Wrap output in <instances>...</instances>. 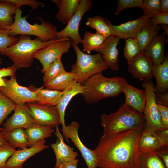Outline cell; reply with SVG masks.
Masks as SVG:
<instances>
[{"label": "cell", "instance_id": "6da1fadb", "mask_svg": "<svg viewBox=\"0 0 168 168\" xmlns=\"http://www.w3.org/2000/svg\"><path fill=\"white\" fill-rule=\"evenodd\" d=\"M145 123L130 130L103 134L94 149L99 168H138V145Z\"/></svg>", "mask_w": 168, "mask_h": 168}, {"label": "cell", "instance_id": "7a4b0ae2", "mask_svg": "<svg viewBox=\"0 0 168 168\" xmlns=\"http://www.w3.org/2000/svg\"><path fill=\"white\" fill-rule=\"evenodd\" d=\"M127 82L121 76L107 78L102 72L95 74L83 83L84 100L89 104L97 103L100 100L110 97H115L123 92Z\"/></svg>", "mask_w": 168, "mask_h": 168}, {"label": "cell", "instance_id": "3957f363", "mask_svg": "<svg viewBox=\"0 0 168 168\" xmlns=\"http://www.w3.org/2000/svg\"><path fill=\"white\" fill-rule=\"evenodd\" d=\"M144 123L143 114L124 103L116 111L109 114H102L100 124L103 128V134H106L132 129Z\"/></svg>", "mask_w": 168, "mask_h": 168}, {"label": "cell", "instance_id": "277c9868", "mask_svg": "<svg viewBox=\"0 0 168 168\" xmlns=\"http://www.w3.org/2000/svg\"><path fill=\"white\" fill-rule=\"evenodd\" d=\"M17 42L0 51L1 54L8 57L19 68L30 67L33 62L32 55L37 50L44 48L54 40L42 41L37 37L34 39L26 35H21Z\"/></svg>", "mask_w": 168, "mask_h": 168}, {"label": "cell", "instance_id": "5b68a950", "mask_svg": "<svg viewBox=\"0 0 168 168\" xmlns=\"http://www.w3.org/2000/svg\"><path fill=\"white\" fill-rule=\"evenodd\" d=\"M22 12L20 8L16 9L13 24L9 29V35L15 36L17 35H33L42 41L46 42L57 39L58 32L57 26L44 20L38 18L41 23L31 24L26 20L27 16H22Z\"/></svg>", "mask_w": 168, "mask_h": 168}, {"label": "cell", "instance_id": "8992f818", "mask_svg": "<svg viewBox=\"0 0 168 168\" xmlns=\"http://www.w3.org/2000/svg\"><path fill=\"white\" fill-rule=\"evenodd\" d=\"M71 43L76 53L77 60L72 66L70 72L75 75L77 82L82 85L92 76L109 68L99 53L94 55L85 54L72 40Z\"/></svg>", "mask_w": 168, "mask_h": 168}, {"label": "cell", "instance_id": "52a82bcc", "mask_svg": "<svg viewBox=\"0 0 168 168\" xmlns=\"http://www.w3.org/2000/svg\"><path fill=\"white\" fill-rule=\"evenodd\" d=\"M71 41V39L67 37L54 40L46 47L33 54V58L39 60L42 66L41 72L44 74L54 61L61 58L63 54L68 52L72 46Z\"/></svg>", "mask_w": 168, "mask_h": 168}, {"label": "cell", "instance_id": "ba28073f", "mask_svg": "<svg viewBox=\"0 0 168 168\" xmlns=\"http://www.w3.org/2000/svg\"><path fill=\"white\" fill-rule=\"evenodd\" d=\"M146 93V102L143 111L145 128L156 131L165 130L155 99V86L152 82H143L142 84Z\"/></svg>", "mask_w": 168, "mask_h": 168}, {"label": "cell", "instance_id": "9c48e42d", "mask_svg": "<svg viewBox=\"0 0 168 168\" xmlns=\"http://www.w3.org/2000/svg\"><path fill=\"white\" fill-rule=\"evenodd\" d=\"M28 111L35 124L51 127L60 124V114L56 106H50L36 102L25 104Z\"/></svg>", "mask_w": 168, "mask_h": 168}, {"label": "cell", "instance_id": "30bf717a", "mask_svg": "<svg viewBox=\"0 0 168 168\" xmlns=\"http://www.w3.org/2000/svg\"><path fill=\"white\" fill-rule=\"evenodd\" d=\"M92 5L91 0H80L78 8L66 26L57 34V39L69 37L75 44H82V39L79 34V26L84 14L90 11Z\"/></svg>", "mask_w": 168, "mask_h": 168}, {"label": "cell", "instance_id": "8fae6325", "mask_svg": "<svg viewBox=\"0 0 168 168\" xmlns=\"http://www.w3.org/2000/svg\"><path fill=\"white\" fill-rule=\"evenodd\" d=\"M6 86L0 87V91L16 105L36 102L35 91L19 85L15 75L9 80L3 78Z\"/></svg>", "mask_w": 168, "mask_h": 168}, {"label": "cell", "instance_id": "7c38bea8", "mask_svg": "<svg viewBox=\"0 0 168 168\" xmlns=\"http://www.w3.org/2000/svg\"><path fill=\"white\" fill-rule=\"evenodd\" d=\"M105 19L112 35L125 40L136 39L144 25L150 21L149 18L142 15L135 20L116 26L112 24L107 18Z\"/></svg>", "mask_w": 168, "mask_h": 168}, {"label": "cell", "instance_id": "4fadbf2b", "mask_svg": "<svg viewBox=\"0 0 168 168\" xmlns=\"http://www.w3.org/2000/svg\"><path fill=\"white\" fill-rule=\"evenodd\" d=\"M79 124L77 121H72L66 126L67 136L70 139L78 149L84 159L88 168L97 167L96 155L94 150H91L85 146L81 141L78 134Z\"/></svg>", "mask_w": 168, "mask_h": 168}, {"label": "cell", "instance_id": "5bb4252c", "mask_svg": "<svg viewBox=\"0 0 168 168\" xmlns=\"http://www.w3.org/2000/svg\"><path fill=\"white\" fill-rule=\"evenodd\" d=\"M153 63L143 53L138 54L128 63V70L134 78L144 82H152Z\"/></svg>", "mask_w": 168, "mask_h": 168}, {"label": "cell", "instance_id": "9a60e30c", "mask_svg": "<svg viewBox=\"0 0 168 168\" xmlns=\"http://www.w3.org/2000/svg\"><path fill=\"white\" fill-rule=\"evenodd\" d=\"M13 114L3 124L1 131L3 133L16 128L26 129L35 124L25 104L16 105Z\"/></svg>", "mask_w": 168, "mask_h": 168}, {"label": "cell", "instance_id": "2e32d148", "mask_svg": "<svg viewBox=\"0 0 168 168\" xmlns=\"http://www.w3.org/2000/svg\"><path fill=\"white\" fill-rule=\"evenodd\" d=\"M120 39L117 36L111 35L106 39L97 51L109 68L113 71H117L119 68L117 47Z\"/></svg>", "mask_w": 168, "mask_h": 168}, {"label": "cell", "instance_id": "e0dca14e", "mask_svg": "<svg viewBox=\"0 0 168 168\" xmlns=\"http://www.w3.org/2000/svg\"><path fill=\"white\" fill-rule=\"evenodd\" d=\"M84 92L83 85L74 81L69 86L63 91L62 96L56 106L60 114V124L62 126V132L67 142L69 143L67 138L66 125L65 123V112L67 106L72 99L78 94H82Z\"/></svg>", "mask_w": 168, "mask_h": 168}, {"label": "cell", "instance_id": "ac0fdd59", "mask_svg": "<svg viewBox=\"0 0 168 168\" xmlns=\"http://www.w3.org/2000/svg\"><path fill=\"white\" fill-rule=\"evenodd\" d=\"M46 140L43 139L32 147L16 150L8 159L6 168H23L24 163L35 155L49 147L45 144Z\"/></svg>", "mask_w": 168, "mask_h": 168}, {"label": "cell", "instance_id": "d6986e66", "mask_svg": "<svg viewBox=\"0 0 168 168\" xmlns=\"http://www.w3.org/2000/svg\"><path fill=\"white\" fill-rule=\"evenodd\" d=\"M55 134L57 137L56 142L55 143L51 144L50 147L54 150L56 156V161L54 168H58L62 164L76 159L78 153L65 143L63 136L59 131V126L55 127Z\"/></svg>", "mask_w": 168, "mask_h": 168}, {"label": "cell", "instance_id": "ffe728a7", "mask_svg": "<svg viewBox=\"0 0 168 168\" xmlns=\"http://www.w3.org/2000/svg\"><path fill=\"white\" fill-rule=\"evenodd\" d=\"M123 92L125 96V103L136 111L142 114L146 102L145 90L137 88L127 82Z\"/></svg>", "mask_w": 168, "mask_h": 168}, {"label": "cell", "instance_id": "44dd1931", "mask_svg": "<svg viewBox=\"0 0 168 168\" xmlns=\"http://www.w3.org/2000/svg\"><path fill=\"white\" fill-rule=\"evenodd\" d=\"M166 35L164 31L155 37L143 53L151 59L154 65H160L165 58L164 47L166 42Z\"/></svg>", "mask_w": 168, "mask_h": 168}, {"label": "cell", "instance_id": "7402d4cb", "mask_svg": "<svg viewBox=\"0 0 168 168\" xmlns=\"http://www.w3.org/2000/svg\"><path fill=\"white\" fill-rule=\"evenodd\" d=\"M168 147V142L160 137L155 131L144 127L139 140V150L151 149L154 151Z\"/></svg>", "mask_w": 168, "mask_h": 168}, {"label": "cell", "instance_id": "603a6c76", "mask_svg": "<svg viewBox=\"0 0 168 168\" xmlns=\"http://www.w3.org/2000/svg\"><path fill=\"white\" fill-rule=\"evenodd\" d=\"M153 76L155 77L156 84L155 86V93H164L168 90V57L166 54L162 63L153 65Z\"/></svg>", "mask_w": 168, "mask_h": 168}, {"label": "cell", "instance_id": "cb8c5ba5", "mask_svg": "<svg viewBox=\"0 0 168 168\" xmlns=\"http://www.w3.org/2000/svg\"><path fill=\"white\" fill-rule=\"evenodd\" d=\"M44 86L37 88L31 85L28 88L36 93V102L50 106H56L60 100L63 91L44 88Z\"/></svg>", "mask_w": 168, "mask_h": 168}, {"label": "cell", "instance_id": "d4e9b609", "mask_svg": "<svg viewBox=\"0 0 168 168\" xmlns=\"http://www.w3.org/2000/svg\"><path fill=\"white\" fill-rule=\"evenodd\" d=\"M25 130L29 147H32L45 138L51 137L54 131L53 128L36 124Z\"/></svg>", "mask_w": 168, "mask_h": 168}, {"label": "cell", "instance_id": "484cf974", "mask_svg": "<svg viewBox=\"0 0 168 168\" xmlns=\"http://www.w3.org/2000/svg\"><path fill=\"white\" fill-rule=\"evenodd\" d=\"M161 26L160 25L153 24L150 21L143 26L136 38L140 45L142 53L153 40L159 35Z\"/></svg>", "mask_w": 168, "mask_h": 168}, {"label": "cell", "instance_id": "4316f807", "mask_svg": "<svg viewBox=\"0 0 168 168\" xmlns=\"http://www.w3.org/2000/svg\"><path fill=\"white\" fill-rule=\"evenodd\" d=\"M139 151L138 168H166L155 151L151 149Z\"/></svg>", "mask_w": 168, "mask_h": 168}, {"label": "cell", "instance_id": "83f0119b", "mask_svg": "<svg viewBox=\"0 0 168 168\" xmlns=\"http://www.w3.org/2000/svg\"><path fill=\"white\" fill-rule=\"evenodd\" d=\"M80 0H61L56 18L63 24H67L77 10Z\"/></svg>", "mask_w": 168, "mask_h": 168}, {"label": "cell", "instance_id": "f1b7e54d", "mask_svg": "<svg viewBox=\"0 0 168 168\" xmlns=\"http://www.w3.org/2000/svg\"><path fill=\"white\" fill-rule=\"evenodd\" d=\"M16 7L7 0H0V28L8 30L13 24Z\"/></svg>", "mask_w": 168, "mask_h": 168}, {"label": "cell", "instance_id": "f546056e", "mask_svg": "<svg viewBox=\"0 0 168 168\" xmlns=\"http://www.w3.org/2000/svg\"><path fill=\"white\" fill-rule=\"evenodd\" d=\"M3 133L7 142L12 147L20 149L28 147V141L25 129L16 128Z\"/></svg>", "mask_w": 168, "mask_h": 168}, {"label": "cell", "instance_id": "4dcf8cb0", "mask_svg": "<svg viewBox=\"0 0 168 168\" xmlns=\"http://www.w3.org/2000/svg\"><path fill=\"white\" fill-rule=\"evenodd\" d=\"M75 75L71 72L61 74L44 84L47 89L63 91L76 81Z\"/></svg>", "mask_w": 168, "mask_h": 168}, {"label": "cell", "instance_id": "1f68e13d", "mask_svg": "<svg viewBox=\"0 0 168 168\" xmlns=\"http://www.w3.org/2000/svg\"><path fill=\"white\" fill-rule=\"evenodd\" d=\"M106 39L97 33H92L86 31L82 39L83 51L89 54L93 51L97 52Z\"/></svg>", "mask_w": 168, "mask_h": 168}, {"label": "cell", "instance_id": "d6a6232c", "mask_svg": "<svg viewBox=\"0 0 168 168\" xmlns=\"http://www.w3.org/2000/svg\"><path fill=\"white\" fill-rule=\"evenodd\" d=\"M86 25L95 29L96 32L106 37V38L112 35L110 27L104 19L100 16L88 17Z\"/></svg>", "mask_w": 168, "mask_h": 168}, {"label": "cell", "instance_id": "836d02e7", "mask_svg": "<svg viewBox=\"0 0 168 168\" xmlns=\"http://www.w3.org/2000/svg\"><path fill=\"white\" fill-rule=\"evenodd\" d=\"M125 40L124 54L128 63L138 54L142 53L140 45L135 38H129Z\"/></svg>", "mask_w": 168, "mask_h": 168}, {"label": "cell", "instance_id": "e575fe53", "mask_svg": "<svg viewBox=\"0 0 168 168\" xmlns=\"http://www.w3.org/2000/svg\"><path fill=\"white\" fill-rule=\"evenodd\" d=\"M67 71L61 62V58L54 61L49 67L43 77L44 84L58 75Z\"/></svg>", "mask_w": 168, "mask_h": 168}, {"label": "cell", "instance_id": "d590c367", "mask_svg": "<svg viewBox=\"0 0 168 168\" xmlns=\"http://www.w3.org/2000/svg\"><path fill=\"white\" fill-rule=\"evenodd\" d=\"M16 105L0 91V126L9 114L15 110Z\"/></svg>", "mask_w": 168, "mask_h": 168}, {"label": "cell", "instance_id": "8d00e7d4", "mask_svg": "<svg viewBox=\"0 0 168 168\" xmlns=\"http://www.w3.org/2000/svg\"><path fill=\"white\" fill-rule=\"evenodd\" d=\"M160 0H143L142 7L143 15L150 19L160 13Z\"/></svg>", "mask_w": 168, "mask_h": 168}, {"label": "cell", "instance_id": "74e56055", "mask_svg": "<svg viewBox=\"0 0 168 168\" xmlns=\"http://www.w3.org/2000/svg\"><path fill=\"white\" fill-rule=\"evenodd\" d=\"M143 0H118L115 14L118 15L123 11L130 8L142 7Z\"/></svg>", "mask_w": 168, "mask_h": 168}, {"label": "cell", "instance_id": "f35d334b", "mask_svg": "<svg viewBox=\"0 0 168 168\" xmlns=\"http://www.w3.org/2000/svg\"><path fill=\"white\" fill-rule=\"evenodd\" d=\"M16 150L7 142L0 145V168H6L7 161Z\"/></svg>", "mask_w": 168, "mask_h": 168}, {"label": "cell", "instance_id": "ab89813d", "mask_svg": "<svg viewBox=\"0 0 168 168\" xmlns=\"http://www.w3.org/2000/svg\"><path fill=\"white\" fill-rule=\"evenodd\" d=\"M18 40V38L16 36H10L8 30L0 28V51L13 45L17 42Z\"/></svg>", "mask_w": 168, "mask_h": 168}, {"label": "cell", "instance_id": "60d3db41", "mask_svg": "<svg viewBox=\"0 0 168 168\" xmlns=\"http://www.w3.org/2000/svg\"><path fill=\"white\" fill-rule=\"evenodd\" d=\"M13 5L16 9L20 8L23 5H28L31 7L33 9H36L38 7H44L43 3L35 0H7Z\"/></svg>", "mask_w": 168, "mask_h": 168}, {"label": "cell", "instance_id": "b9f144b4", "mask_svg": "<svg viewBox=\"0 0 168 168\" xmlns=\"http://www.w3.org/2000/svg\"><path fill=\"white\" fill-rule=\"evenodd\" d=\"M150 21L156 25L168 24V13H159L151 17Z\"/></svg>", "mask_w": 168, "mask_h": 168}, {"label": "cell", "instance_id": "7bdbcfd3", "mask_svg": "<svg viewBox=\"0 0 168 168\" xmlns=\"http://www.w3.org/2000/svg\"><path fill=\"white\" fill-rule=\"evenodd\" d=\"M157 107L161 116L162 126L164 129H168V107L157 104Z\"/></svg>", "mask_w": 168, "mask_h": 168}, {"label": "cell", "instance_id": "ee69618b", "mask_svg": "<svg viewBox=\"0 0 168 168\" xmlns=\"http://www.w3.org/2000/svg\"><path fill=\"white\" fill-rule=\"evenodd\" d=\"M155 151L166 168H168V147H163Z\"/></svg>", "mask_w": 168, "mask_h": 168}, {"label": "cell", "instance_id": "f6af8a7d", "mask_svg": "<svg viewBox=\"0 0 168 168\" xmlns=\"http://www.w3.org/2000/svg\"><path fill=\"white\" fill-rule=\"evenodd\" d=\"M18 68L15 65L9 66L7 68H3L0 69V78L7 76H12L15 75L16 70Z\"/></svg>", "mask_w": 168, "mask_h": 168}, {"label": "cell", "instance_id": "bcb514c9", "mask_svg": "<svg viewBox=\"0 0 168 168\" xmlns=\"http://www.w3.org/2000/svg\"><path fill=\"white\" fill-rule=\"evenodd\" d=\"M155 99L156 102L159 104L168 106V93H159L155 92Z\"/></svg>", "mask_w": 168, "mask_h": 168}, {"label": "cell", "instance_id": "7dc6e473", "mask_svg": "<svg viewBox=\"0 0 168 168\" xmlns=\"http://www.w3.org/2000/svg\"><path fill=\"white\" fill-rule=\"evenodd\" d=\"M79 160L78 159L70 160L61 165L58 168H77Z\"/></svg>", "mask_w": 168, "mask_h": 168}, {"label": "cell", "instance_id": "c3c4849f", "mask_svg": "<svg viewBox=\"0 0 168 168\" xmlns=\"http://www.w3.org/2000/svg\"><path fill=\"white\" fill-rule=\"evenodd\" d=\"M160 13H168V0H160Z\"/></svg>", "mask_w": 168, "mask_h": 168}, {"label": "cell", "instance_id": "681fc988", "mask_svg": "<svg viewBox=\"0 0 168 168\" xmlns=\"http://www.w3.org/2000/svg\"><path fill=\"white\" fill-rule=\"evenodd\" d=\"M155 132L161 138L168 142V129L156 131Z\"/></svg>", "mask_w": 168, "mask_h": 168}, {"label": "cell", "instance_id": "f907efd6", "mask_svg": "<svg viewBox=\"0 0 168 168\" xmlns=\"http://www.w3.org/2000/svg\"><path fill=\"white\" fill-rule=\"evenodd\" d=\"M6 142L4 133L1 131L0 132V145Z\"/></svg>", "mask_w": 168, "mask_h": 168}, {"label": "cell", "instance_id": "816d5d0a", "mask_svg": "<svg viewBox=\"0 0 168 168\" xmlns=\"http://www.w3.org/2000/svg\"><path fill=\"white\" fill-rule=\"evenodd\" d=\"M161 27H162V29L164 30V32H165L166 34H167L168 36V27L167 25H161Z\"/></svg>", "mask_w": 168, "mask_h": 168}, {"label": "cell", "instance_id": "f5cc1de1", "mask_svg": "<svg viewBox=\"0 0 168 168\" xmlns=\"http://www.w3.org/2000/svg\"><path fill=\"white\" fill-rule=\"evenodd\" d=\"M6 84L3 78H0V87L6 86Z\"/></svg>", "mask_w": 168, "mask_h": 168}, {"label": "cell", "instance_id": "db71d44e", "mask_svg": "<svg viewBox=\"0 0 168 168\" xmlns=\"http://www.w3.org/2000/svg\"><path fill=\"white\" fill-rule=\"evenodd\" d=\"M2 59L0 58V66L2 63Z\"/></svg>", "mask_w": 168, "mask_h": 168}, {"label": "cell", "instance_id": "11a10c76", "mask_svg": "<svg viewBox=\"0 0 168 168\" xmlns=\"http://www.w3.org/2000/svg\"><path fill=\"white\" fill-rule=\"evenodd\" d=\"M2 129V128H0V132H1Z\"/></svg>", "mask_w": 168, "mask_h": 168}, {"label": "cell", "instance_id": "9f6ffc18", "mask_svg": "<svg viewBox=\"0 0 168 168\" xmlns=\"http://www.w3.org/2000/svg\"></svg>", "mask_w": 168, "mask_h": 168}]
</instances>
